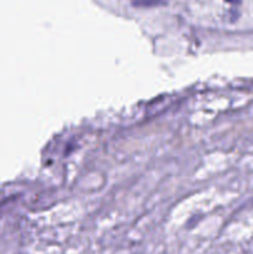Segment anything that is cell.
<instances>
[{
    "mask_svg": "<svg viewBox=\"0 0 253 254\" xmlns=\"http://www.w3.org/2000/svg\"><path fill=\"white\" fill-rule=\"evenodd\" d=\"M160 0H134V4L139 6H150V5L159 4Z\"/></svg>",
    "mask_w": 253,
    "mask_h": 254,
    "instance_id": "obj_1",
    "label": "cell"
},
{
    "mask_svg": "<svg viewBox=\"0 0 253 254\" xmlns=\"http://www.w3.org/2000/svg\"><path fill=\"white\" fill-rule=\"evenodd\" d=\"M230 1H238V0H230Z\"/></svg>",
    "mask_w": 253,
    "mask_h": 254,
    "instance_id": "obj_2",
    "label": "cell"
}]
</instances>
